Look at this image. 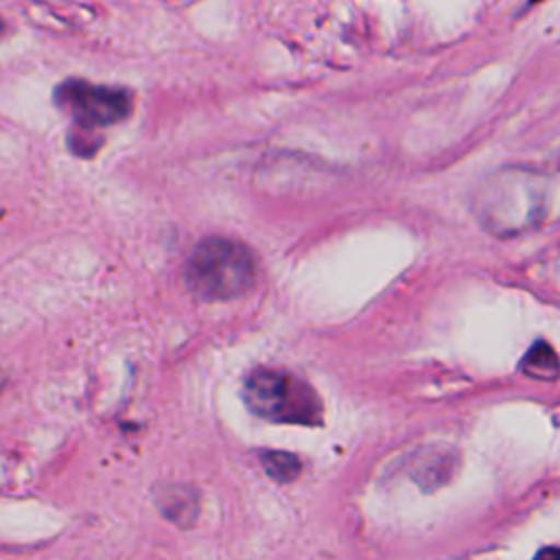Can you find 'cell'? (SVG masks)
<instances>
[{
  "mask_svg": "<svg viewBox=\"0 0 560 560\" xmlns=\"http://www.w3.org/2000/svg\"><path fill=\"white\" fill-rule=\"evenodd\" d=\"M256 280L254 252L238 241L208 236L197 243L184 269V282L201 300H232Z\"/></svg>",
  "mask_w": 560,
  "mask_h": 560,
  "instance_id": "6da1fadb",
  "label": "cell"
},
{
  "mask_svg": "<svg viewBox=\"0 0 560 560\" xmlns=\"http://www.w3.org/2000/svg\"><path fill=\"white\" fill-rule=\"evenodd\" d=\"M477 217L497 236L516 234L538 221L545 208V184L521 168L494 173L477 195Z\"/></svg>",
  "mask_w": 560,
  "mask_h": 560,
  "instance_id": "7a4b0ae2",
  "label": "cell"
},
{
  "mask_svg": "<svg viewBox=\"0 0 560 560\" xmlns=\"http://www.w3.org/2000/svg\"><path fill=\"white\" fill-rule=\"evenodd\" d=\"M247 409L269 422L287 424H319L322 400L315 389L282 368H258L243 385Z\"/></svg>",
  "mask_w": 560,
  "mask_h": 560,
  "instance_id": "3957f363",
  "label": "cell"
},
{
  "mask_svg": "<svg viewBox=\"0 0 560 560\" xmlns=\"http://www.w3.org/2000/svg\"><path fill=\"white\" fill-rule=\"evenodd\" d=\"M55 103L85 131L125 120L131 112V94L122 88L96 85L83 79H68L57 85Z\"/></svg>",
  "mask_w": 560,
  "mask_h": 560,
  "instance_id": "277c9868",
  "label": "cell"
},
{
  "mask_svg": "<svg viewBox=\"0 0 560 560\" xmlns=\"http://www.w3.org/2000/svg\"><path fill=\"white\" fill-rule=\"evenodd\" d=\"M457 468V453L451 448L427 446L413 455L411 475L422 488H438L451 479Z\"/></svg>",
  "mask_w": 560,
  "mask_h": 560,
  "instance_id": "5b68a950",
  "label": "cell"
},
{
  "mask_svg": "<svg viewBox=\"0 0 560 560\" xmlns=\"http://www.w3.org/2000/svg\"><path fill=\"white\" fill-rule=\"evenodd\" d=\"M521 372L538 381H556L560 376L558 354L549 343L536 341L529 346V350L521 359Z\"/></svg>",
  "mask_w": 560,
  "mask_h": 560,
  "instance_id": "8992f818",
  "label": "cell"
},
{
  "mask_svg": "<svg viewBox=\"0 0 560 560\" xmlns=\"http://www.w3.org/2000/svg\"><path fill=\"white\" fill-rule=\"evenodd\" d=\"M260 462H262L267 475L280 483L293 481L302 470V462L293 453H287V451H262Z\"/></svg>",
  "mask_w": 560,
  "mask_h": 560,
  "instance_id": "52a82bcc",
  "label": "cell"
},
{
  "mask_svg": "<svg viewBox=\"0 0 560 560\" xmlns=\"http://www.w3.org/2000/svg\"><path fill=\"white\" fill-rule=\"evenodd\" d=\"M162 510L166 512L168 518L177 523H190L195 521V514H197L195 494L182 488H171L162 501Z\"/></svg>",
  "mask_w": 560,
  "mask_h": 560,
  "instance_id": "ba28073f",
  "label": "cell"
},
{
  "mask_svg": "<svg viewBox=\"0 0 560 560\" xmlns=\"http://www.w3.org/2000/svg\"><path fill=\"white\" fill-rule=\"evenodd\" d=\"M2 33H4V20L0 18V37H2Z\"/></svg>",
  "mask_w": 560,
  "mask_h": 560,
  "instance_id": "9c48e42d",
  "label": "cell"
}]
</instances>
